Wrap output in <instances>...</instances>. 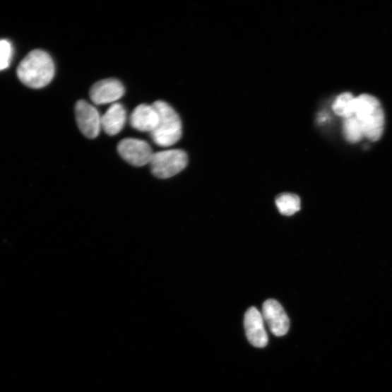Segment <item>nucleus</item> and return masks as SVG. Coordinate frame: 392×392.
<instances>
[{
	"instance_id": "obj_6",
	"label": "nucleus",
	"mask_w": 392,
	"mask_h": 392,
	"mask_svg": "<svg viewBox=\"0 0 392 392\" xmlns=\"http://www.w3.org/2000/svg\"><path fill=\"white\" fill-rule=\"evenodd\" d=\"M77 125L88 138L98 136L101 129V117L95 107L85 100H78L75 106Z\"/></svg>"
},
{
	"instance_id": "obj_12",
	"label": "nucleus",
	"mask_w": 392,
	"mask_h": 392,
	"mask_svg": "<svg viewBox=\"0 0 392 392\" xmlns=\"http://www.w3.org/2000/svg\"><path fill=\"white\" fill-rule=\"evenodd\" d=\"M275 202L279 212L285 216H292L299 212L301 208L300 198L295 194H281L277 198Z\"/></svg>"
},
{
	"instance_id": "obj_5",
	"label": "nucleus",
	"mask_w": 392,
	"mask_h": 392,
	"mask_svg": "<svg viewBox=\"0 0 392 392\" xmlns=\"http://www.w3.org/2000/svg\"><path fill=\"white\" fill-rule=\"evenodd\" d=\"M117 150L124 161L135 167L150 164L153 154L146 141L136 138L123 139L118 144Z\"/></svg>"
},
{
	"instance_id": "obj_10",
	"label": "nucleus",
	"mask_w": 392,
	"mask_h": 392,
	"mask_svg": "<svg viewBox=\"0 0 392 392\" xmlns=\"http://www.w3.org/2000/svg\"><path fill=\"white\" fill-rule=\"evenodd\" d=\"M159 122V114L153 105H139L129 118L130 125L140 132L151 133L158 126Z\"/></svg>"
},
{
	"instance_id": "obj_4",
	"label": "nucleus",
	"mask_w": 392,
	"mask_h": 392,
	"mask_svg": "<svg viewBox=\"0 0 392 392\" xmlns=\"http://www.w3.org/2000/svg\"><path fill=\"white\" fill-rule=\"evenodd\" d=\"M188 162L185 151L174 149L153 153L149 165L155 177L168 179L184 170Z\"/></svg>"
},
{
	"instance_id": "obj_14",
	"label": "nucleus",
	"mask_w": 392,
	"mask_h": 392,
	"mask_svg": "<svg viewBox=\"0 0 392 392\" xmlns=\"http://www.w3.org/2000/svg\"><path fill=\"white\" fill-rule=\"evenodd\" d=\"M344 133L347 140L352 143L359 142L364 136L362 126L354 115L345 119Z\"/></svg>"
},
{
	"instance_id": "obj_13",
	"label": "nucleus",
	"mask_w": 392,
	"mask_h": 392,
	"mask_svg": "<svg viewBox=\"0 0 392 392\" xmlns=\"http://www.w3.org/2000/svg\"><path fill=\"white\" fill-rule=\"evenodd\" d=\"M355 97L350 93L340 95L333 105L334 112L345 119L354 114Z\"/></svg>"
},
{
	"instance_id": "obj_2",
	"label": "nucleus",
	"mask_w": 392,
	"mask_h": 392,
	"mask_svg": "<svg viewBox=\"0 0 392 392\" xmlns=\"http://www.w3.org/2000/svg\"><path fill=\"white\" fill-rule=\"evenodd\" d=\"M353 115L359 121L364 137L372 141L380 139L384 126V114L378 99L368 94L355 97Z\"/></svg>"
},
{
	"instance_id": "obj_11",
	"label": "nucleus",
	"mask_w": 392,
	"mask_h": 392,
	"mask_svg": "<svg viewBox=\"0 0 392 392\" xmlns=\"http://www.w3.org/2000/svg\"><path fill=\"white\" fill-rule=\"evenodd\" d=\"M126 121V112L121 103H113L101 117V128L107 135L114 136L123 129Z\"/></svg>"
},
{
	"instance_id": "obj_9",
	"label": "nucleus",
	"mask_w": 392,
	"mask_h": 392,
	"mask_svg": "<svg viewBox=\"0 0 392 392\" xmlns=\"http://www.w3.org/2000/svg\"><path fill=\"white\" fill-rule=\"evenodd\" d=\"M123 84L116 78H107L94 84L90 91L91 100L95 105L115 102L124 95Z\"/></svg>"
},
{
	"instance_id": "obj_3",
	"label": "nucleus",
	"mask_w": 392,
	"mask_h": 392,
	"mask_svg": "<svg viewBox=\"0 0 392 392\" xmlns=\"http://www.w3.org/2000/svg\"><path fill=\"white\" fill-rule=\"evenodd\" d=\"M153 106L160 117L158 126L150 133L153 141L161 147L174 145L180 140L182 135V121L179 115L165 101H155Z\"/></svg>"
},
{
	"instance_id": "obj_1",
	"label": "nucleus",
	"mask_w": 392,
	"mask_h": 392,
	"mask_svg": "<svg viewBox=\"0 0 392 392\" xmlns=\"http://www.w3.org/2000/svg\"><path fill=\"white\" fill-rule=\"evenodd\" d=\"M55 64L44 50L35 49L30 52L19 64L17 74L26 86L34 89L46 87L55 76Z\"/></svg>"
},
{
	"instance_id": "obj_8",
	"label": "nucleus",
	"mask_w": 392,
	"mask_h": 392,
	"mask_svg": "<svg viewBox=\"0 0 392 392\" xmlns=\"http://www.w3.org/2000/svg\"><path fill=\"white\" fill-rule=\"evenodd\" d=\"M264 321L271 331L276 336L285 335L290 330V321L281 304L274 299H268L263 307Z\"/></svg>"
},
{
	"instance_id": "obj_15",
	"label": "nucleus",
	"mask_w": 392,
	"mask_h": 392,
	"mask_svg": "<svg viewBox=\"0 0 392 392\" xmlns=\"http://www.w3.org/2000/svg\"><path fill=\"white\" fill-rule=\"evenodd\" d=\"M13 49L10 42L0 40V70L7 69L12 59Z\"/></svg>"
},
{
	"instance_id": "obj_7",
	"label": "nucleus",
	"mask_w": 392,
	"mask_h": 392,
	"mask_svg": "<svg viewBox=\"0 0 392 392\" xmlns=\"http://www.w3.org/2000/svg\"><path fill=\"white\" fill-rule=\"evenodd\" d=\"M244 328L249 342L256 348L268 345V336L263 315L256 307H250L245 314Z\"/></svg>"
}]
</instances>
